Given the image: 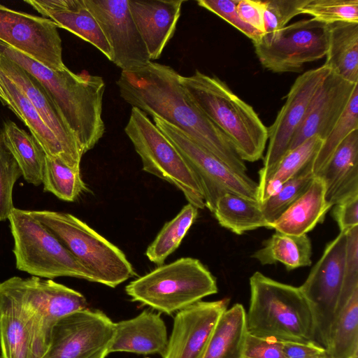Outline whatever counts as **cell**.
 I'll use <instances>...</instances> for the list:
<instances>
[{
    "mask_svg": "<svg viewBox=\"0 0 358 358\" xmlns=\"http://www.w3.org/2000/svg\"><path fill=\"white\" fill-rule=\"evenodd\" d=\"M323 358H331V357H330L328 355H327V356H325V357H323Z\"/></svg>",
    "mask_w": 358,
    "mask_h": 358,
    "instance_id": "48",
    "label": "cell"
},
{
    "mask_svg": "<svg viewBox=\"0 0 358 358\" xmlns=\"http://www.w3.org/2000/svg\"><path fill=\"white\" fill-rule=\"evenodd\" d=\"M325 64L343 79L358 83V23L338 22L328 24Z\"/></svg>",
    "mask_w": 358,
    "mask_h": 358,
    "instance_id": "26",
    "label": "cell"
},
{
    "mask_svg": "<svg viewBox=\"0 0 358 358\" xmlns=\"http://www.w3.org/2000/svg\"><path fill=\"white\" fill-rule=\"evenodd\" d=\"M124 131L141 159L144 171L173 185L198 209L206 207L203 192L195 173L145 113L132 107Z\"/></svg>",
    "mask_w": 358,
    "mask_h": 358,
    "instance_id": "9",
    "label": "cell"
},
{
    "mask_svg": "<svg viewBox=\"0 0 358 358\" xmlns=\"http://www.w3.org/2000/svg\"><path fill=\"white\" fill-rule=\"evenodd\" d=\"M57 28L48 18L0 3V41L52 70L66 66Z\"/></svg>",
    "mask_w": 358,
    "mask_h": 358,
    "instance_id": "15",
    "label": "cell"
},
{
    "mask_svg": "<svg viewBox=\"0 0 358 358\" xmlns=\"http://www.w3.org/2000/svg\"><path fill=\"white\" fill-rule=\"evenodd\" d=\"M152 117L155 126L173 144L195 173L203 192L205 206L210 212L218 198L227 192L258 201L257 182L232 170L180 129L159 117Z\"/></svg>",
    "mask_w": 358,
    "mask_h": 358,
    "instance_id": "11",
    "label": "cell"
},
{
    "mask_svg": "<svg viewBox=\"0 0 358 358\" xmlns=\"http://www.w3.org/2000/svg\"><path fill=\"white\" fill-rule=\"evenodd\" d=\"M0 288L18 304L25 317L34 358H42L46 352L52 327L60 318L87 308L81 293L51 279L13 276L0 282Z\"/></svg>",
    "mask_w": 358,
    "mask_h": 358,
    "instance_id": "7",
    "label": "cell"
},
{
    "mask_svg": "<svg viewBox=\"0 0 358 358\" xmlns=\"http://www.w3.org/2000/svg\"><path fill=\"white\" fill-rule=\"evenodd\" d=\"M229 299L198 301L177 313L162 358H202Z\"/></svg>",
    "mask_w": 358,
    "mask_h": 358,
    "instance_id": "17",
    "label": "cell"
},
{
    "mask_svg": "<svg viewBox=\"0 0 358 358\" xmlns=\"http://www.w3.org/2000/svg\"><path fill=\"white\" fill-rule=\"evenodd\" d=\"M356 129H358V86L355 87L340 120L322 141L312 159V168L315 176L326 166L344 139Z\"/></svg>",
    "mask_w": 358,
    "mask_h": 358,
    "instance_id": "37",
    "label": "cell"
},
{
    "mask_svg": "<svg viewBox=\"0 0 358 358\" xmlns=\"http://www.w3.org/2000/svg\"><path fill=\"white\" fill-rule=\"evenodd\" d=\"M301 13L326 24L358 23V0H307Z\"/></svg>",
    "mask_w": 358,
    "mask_h": 358,
    "instance_id": "38",
    "label": "cell"
},
{
    "mask_svg": "<svg viewBox=\"0 0 358 358\" xmlns=\"http://www.w3.org/2000/svg\"><path fill=\"white\" fill-rule=\"evenodd\" d=\"M0 87L7 99V106L29 129L47 156L56 158L67 165L64 150L58 139L46 126L25 94L0 67Z\"/></svg>",
    "mask_w": 358,
    "mask_h": 358,
    "instance_id": "25",
    "label": "cell"
},
{
    "mask_svg": "<svg viewBox=\"0 0 358 358\" xmlns=\"http://www.w3.org/2000/svg\"><path fill=\"white\" fill-rule=\"evenodd\" d=\"M0 67L25 94L43 122L58 139L65 153L68 166L80 171L83 154L74 135L43 85L24 69L1 54Z\"/></svg>",
    "mask_w": 358,
    "mask_h": 358,
    "instance_id": "19",
    "label": "cell"
},
{
    "mask_svg": "<svg viewBox=\"0 0 358 358\" xmlns=\"http://www.w3.org/2000/svg\"><path fill=\"white\" fill-rule=\"evenodd\" d=\"M0 358H34L32 339L18 304L0 288Z\"/></svg>",
    "mask_w": 358,
    "mask_h": 358,
    "instance_id": "27",
    "label": "cell"
},
{
    "mask_svg": "<svg viewBox=\"0 0 358 358\" xmlns=\"http://www.w3.org/2000/svg\"><path fill=\"white\" fill-rule=\"evenodd\" d=\"M85 2L110 47L111 62L122 71L136 69L151 62L132 19L129 0H85Z\"/></svg>",
    "mask_w": 358,
    "mask_h": 358,
    "instance_id": "16",
    "label": "cell"
},
{
    "mask_svg": "<svg viewBox=\"0 0 358 358\" xmlns=\"http://www.w3.org/2000/svg\"><path fill=\"white\" fill-rule=\"evenodd\" d=\"M49 229L96 282L115 287L135 275L125 254L76 216L52 210H29Z\"/></svg>",
    "mask_w": 358,
    "mask_h": 358,
    "instance_id": "6",
    "label": "cell"
},
{
    "mask_svg": "<svg viewBox=\"0 0 358 358\" xmlns=\"http://www.w3.org/2000/svg\"><path fill=\"white\" fill-rule=\"evenodd\" d=\"M282 346L286 358H323L327 355L325 348L314 343L284 342Z\"/></svg>",
    "mask_w": 358,
    "mask_h": 358,
    "instance_id": "46",
    "label": "cell"
},
{
    "mask_svg": "<svg viewBox=\"0 0 358 358\" xmlns=\"http://www.w3.org/2000/svg\"><path fill=\"white\" fill-rule=\"evenodd\" d=\"M261 64L273 73L299 72L305 64L324 57L328 24L314 18L287 25L268 39L252 43Z\"/></svg>",
    "mask_w": 358,
    "mask_h": 358,
    "instance_id": "12",
    "label": "cell"
},
{
    "mask_svg": "<svg viewBox=\"0 0 358 358\" xmlns=\"http://www.w3.org/2000/svg\"><path fill=\"white\" fill-rule=\"evenodd\" d=\"M330 71L323 64L306 71L295 80L287 95L285 103L273 123L268 128V146L264 159V166L259 171L258 182L266 178L288 152L292 137Z\"/></svg>",
    "mask_w": 358,
    "mask_h": 358,
    "instance_id": "14",
    "label": "cell"
},
{
    "mask_svg": "<svg viewBox=\"0 0 358 358\" xmlns=\"http://www.w3.org/2000/svg\"><path fill=\"white\" fill-rule=\"evenodd\" d=\"M0 54L34 76L47 91L74 135L83 154L105 132L102 119L103 79L87 71L75 73L66 66L50 69L0 41Z\"/></svg>",
    "mask_w": 358,
    "mask_h": 358,
    "instance_id": "2",
    "label": "cell"
},
{
    "mask_svg": "<svg viewBox=\"0 0 358 358\" xmlns=\"http://www.w3.org/2000/svg\"><path fill=\"white\" fill-rule=\"evenodd\" d=\"M180 76L172 67L151 61L140 68L122 71L116 83L120 96L132 107L180 129L232 170L248 176L244 161L193 102L180 83Z\"/></svg>",
    "mask_w": 358,
    "mask_h": 358,
    "instance_id": "1",
    "label": "cell"
},
{
    "mask_svg": "<svg viewBox=\"0 0 358 358\" xmlns=\"http://www.w3.org/2000/svg\"><path fill=\"white\" fill-rule=\"evenodd\" d=\"M322 140L315 136L288 151L266 178L258 183V201L273 195L287 180L295 176L313 159Z\"/></svg>",
    "mask_w": 358,
    "mask_h": 358,
    "instance_id": "32",
    "label": "cell"
},
{
    "mask_svg": "<svg viewBox=\"0 0 358 358\" xmlns=\"http://www.w3.org/2000/svg\"><path fill=\"white\" fill-rule=\"evenodd\" d=\"M345 246V232L340 231L326 245L321 257L299 287L312 311L315 343L326 350L340 313Z\"/></svg>",
    "mask_w": 358,
    "mask_h": 358,
    "instance_id": "10",
    "label": "cell"
},
{
    "mask_svg": "<svg viewBox=\"0 0 358 358\" xmlns=\"http://www.w3.org/2000/svg\"><path fill=\"white\" fill-rule=\"evenodd\" d=\"M345 235L344 280L340 312L353 292L358 289V226L345 231Z\"/></svg>",
    "mask_w": 358,
    "mask_h": 358,
    "instance_id": "41",
    "label": "cell"
},
{
    "mask_svg": "<svg viewBox=\"0 0 358 358\" xmlns=\"http://www.w3.org/2000/svg\"><path fill=\"white\" fill-rule=\"evenodd\" d=\"M184 2L183 0H129L132 19L151 61L160 57L173 37Z\"/></svg>",
    "mask_w": 358,
    "mask_h": 358,
    "instance_id": "20",
    "label": "cell"
},
{
    "mask_svg": "<svg viewBox=\"0 0 358 358\" xmlns=\"http://www.w3.org/2000/svg\"><path fill=\"white\" fill-rule=\"evenodd\" d=\"M327 352L331 358H358V289L337 317Z\"/></svg>",
    "mask_w": 358,
    "mask_h": 358,
    "instance_id": "34",
    "label": "cell"
},
{
    "mask_svg": "<svg viewBox=\"0 0 358 358\" xmlns=\"http://www.w3.org/2000/svg\"><path fill=\"white\" fill-rule=\"evenodd\" d=\"M168 339L166 327L160 314L145 310L131 319L115 323L109 353L120 352L162 356Z\"/></svg>",
    "mask_w": 358,
    "mask_h": 358,
    "instance_id": "22",
    "label": "cell"
},
{
    "mask_svg": "<svg viewBox=\"0 0 358 358\" xmlns=\"http://www.w3.org/2000/svg\"><path fill=\"white\" fill-rule=\"evenodd\" d=\"M243 358H286L282 343L247 333Z\"/></svg>",
    "mask_w": 358,
    "mask_h": 358,
    "instance_id": "43",
    "label": "cell"
},
{
    "mask_svg": "<svg viewBox=\"0 0 358 358\" xmlns=\"http://www.w3.org/2000/svg\"><path fill=\"white\" fill-rule=\"evenodd\" d=\"M250 289L248 333L281 343L316 344L312 311L299 287L256 271L250 278Z\"/></svg>",
    "mask_w": 358,
    "mask_h": 358,
    "instance_id": "4",
    "label": "cell"
},
{
    "mask_svg": "<svg viewBox=\"0 0 358 358\" xmlns=\"http://www.w3.org/2000/svg\"><path fill=\"white\" fill-rule=\"evenodd\" d=\"M43 190L59 199L74 201L87 188L80 171H76L56 158L46 155L43 174Z\"/></svg>",
    "mask_w": 358,
    "mask_h": 358,
    "instance_id": "35",
    "label": "cell"
},
{
    "mask_svg": "<svg viewBox=\"0 0 358 358\" xmlns=\"http://www.w3.org/2000/svg\"><path fill=\"white\" fill-rule=\"evenodd\" d=\"M0 99L3 103L7 104V101H8L7 99H6V96L4 95L2 89L1 88V87H0Z\"/></svg>",
    "mask_w": 358,
    "mask_h": 358,
    "instance_id": "47",
    "label": "cell"
},
{
    "mask_svg": "<svg viewBox=\"0 0 358 358\" xmlns=\"http://www.w3.org/2000/svg\"><path fill=\"white\" fill-rule=\"evenodd\" d=\"M311 255L312 245L307 234L294 236L275 231L251 257L262 265L280 262L290 271L310 266Z\"/></svg>",
    "mask_w": 358,
    "mask_h": 358,
    "instance_id": "29",
    "label": "cell"
},
{
    "mask_svg": "<svg viewBox=\"0 0 358 358\" xmlns=\"http://www.w3.org/2000/svg\"><path fill=\"white\" fill-rule=\"evenodd\" d=\"M212 213L222 227L238 235L260 227L270 229L259 202L232 192L220 196Z\"/></svg>",
    "mask_w": 358,
    "mask_h": 358,
    "instance_id": "31",
    "label": "cell"
},
{
    "mask_svg": "<svg viewBox=\"0 0 358 358\" xmlns=\"http://www.w3.org/2000/svg\"><path fill=\"white\" fill-rule=\"evenodd\" d=\"M265 1L264 34L268 39L287 26L295 16L301 14V9L307 0H267Z\"/></svg>",
    "mask_w": 358,
    "mask_h": 358,
    "instance_id": "40",
    "label": "cell"
},
{
    "mask_svg": "<svg viewBox=\"0 0 358 358\" xmlns=\"http://www.w3.org/2000/svg\"><path fill=\"white\" fill-rule=\"evenodd\" d=\"M198 216V208L185 205L177 215L166 222L148 247L145 255L152 263L161 266L180 245Z\"/></svg>",
    "mask_w": 358,
    "mask_h": 358,
    "instance_id": "33",
    "label": "cell"
},
{
    "mask_svg": "<svg viewBox=\"0 0 358 358\" xmlns=\"http://www.w3.org/2000/svg\"><path fill=\"white\" fill-rule=\"evenodd\" d=\"M8 220L18 270L41 278L72 277L96 282L94 275L28 210L14 208Z\"/></svg>",
    "mask_w": 358,
    "mask_h": 358,
    "instance_id": "8",
    "label": "cell"
},
{
    "mask_svg": "<svg viewBox=\"0 0 358 358\" xmlns=\"http://www.w3.org/2000/svg\"><path fill=\"white\" fill-rule=\"evenodd\" d=\"M22 171L0 131V221L8 219L13 206V189Z\"/></svg>",
    "mask_w": 358,
    "mask_h": 358,
    "instance_id": "39",
    "label": "cell"
},
{
    "mask_svg": "<svg viewBox=\"0 0 358 358\" xmlns=\"http://www.w3.org/2000/svg\"><path fill=\"white\" fill-rule=\"evenodd\" d=\"M58 28L68 30L100 50L110 62L112 51L96 20L85 0H25Z\"/></svg>",
    "mask_w": 358,
    "mask_h": 358,
    "instance_id": "21",
    "label": "cell"
},
{
    "mask_svg": "<svg viewBox=\"0 0 358 358\" xmlns=\"http://www.w3.org/2000/svg\"><path fill=\"white\" fill-rule=\"evenodd\" d=\"M115 334V323L102 311L84 310L60 318L52 329L42 358H105Z\"/></svg>",
    "mask_w": 358,
    "mask_h": 358,
    "instance_id": "13",
    "label": "cell"
},
{
    "mask_svg": "<svg viewBox=\"0 0 358 358\" xmlns=\"http://www.w3.org/2000/svg\"><path fill=\"white\" fill-rule=\"evenodd\" d=\"M246 312L236 303L220 317L202 358H243Z\"/></svg>",
    "mask_w": 358,
    "mask_h": 358,
    "instance_id": "28",
    "label": "cell"
},
{
    "mask_svg": "<svg viewBox=\"0 0 358 358\" xmlns=\"http://www.w3.org/2000/svg\"><path fill=\"white\" fill-rule=\"evenodd\" d=\"M180 83L193 102L227 136L243 161L260 159L268 141V128L253 108L234 94L219 78L198 70L180 76Z\"/></svg>",
    "mask_w": 358,
    "mask_h": 358,
    "instance_id": "3",
    "label": "cell"
},
{
    "mask_svg": "<svg viewBox=\"0 0 358 358\" xmlns=\"http://www.w3.org/2000/svg\"><path fill=\"white\" fill-rule=\"evenodd\" d=\"M357 86L358 83H350L330 71L292 137L288 151L315 136L324 141L343 114Z\"/></svg>",
    "mask_w": 358,
    "mask_h": 358,
    "instance_id": "18",
    "label": "cell"
},
{
    "mask_svg": "<svg viewBox=\"0 0 358 358\" xmlns=\"http://www.w3.org/2000/svg\"><path fill=\"white\" fill-rule=\"evenodd\" d=\"M315 176L324 182L326 200L332 206L358 195V129L344 139Z\"/></svg>",
    "mask_w": 358,
    "mask_h": 358,
    "instance_id": "23",
    "label": "cell"
},
{
    "mask_svg": "<svg viewBox=\"0 0 358 358\" xmlns=\"http://www.w3.org/2000/svg\"><path fill=\"white\" fill-rule=\"evenodd\" d=\"M217 291L215 278L199 259L192 257L161 265L125 287L133 301L168 315Z\"/></svg>",
    "mask_w": 358,
    "mask_h": 358,
    "instance_id": "5",
    "label": "cell"
},
{
    "mask_svg": "<svg viewBox=\"0 0 358 358\" xmlns=\"http://www.w3.org/2000/svg\"><path fill=\"white\" fill-rule=\"evenodd\" d=\"M331 207L325 198L324 182L315 176L306 191L271 224L270 229L294 236L307 234L323 222Z\"/></svg>",
    "mask_w": 358,
    "mask_h": 358,
    "instance_id": "24",
    "label": "cell"
},
{
    "mask_svg": "<svg viewBox=\"0 0 358 358\" xmlns=\"http://www.w3.org/2000/svg\"><path fill=\"white\" fill-rule=\"evenodd\" d=\"M314 177L311 159L273 195L260 203L264 216L270 225L306 191Z\"/></svg>",
    "mask_w": 358,
    "mask_h": 358,
    "instance_id": "36",
    "label": "cell"
},
{
    "mask_svg": "<svg viewBox=\"0 0 358 358\" xmlns=\"http://www.w3.org/2000/svg\"><path fill=\"white\" fill-rule=\"evenodd\" d=\"M238 2V0H199L197 3L234 26L252 43L259 41L263 34L241 20L236 10Z\"/></svg>",
    "mask_w": 358,
    "mask_h": 358,
    "instance_id": "42",
    "label": "cell"
},
{
    "mask_svg": "<svg viewBox=\"0 0 358 358\" xmlns=\"http://www.w3.org/2000/svg\"><path fill=\"white\" fill-rule=\"evenodd\" d=\"M237 12L241 20L264 34L265 1L259 0H238Z\"/></svg>",
    "mask_w": 358,
    "mask_h": 358,
    "instance_id": "45",
    "label": "cell"
},
{
    "mask_svg": "<svg viewBox=\"0 0 358 358\" xmlns=\"http://www.w3.org/2000/svg\"><path fill=\"white\" fill-rule=\"evenodd\" d=\"M332 215L340 231L358 226V195L348 198L334 205Z\"/></svg>",
    "mask_w": 358,
    "mask_h": 358,
    "instance_id": "44",
    "label": "cell"
},
{
    "mask_svg": "<svg viewBox=\"0 0 358 358\" xmlns=\"http://www.w3.org/2000/svg\"><path fill=\"white\" fill-rule=\"evenodd\" d=\"M1 131L24 179L35 186L41 185L46 154L34 136L10 120L3 123Z\"/></svg>",
    "mask_w": 358,
    "mask_h": 358,
    "instance_id": "30",
    "label": "cell"
}]
</instances>
